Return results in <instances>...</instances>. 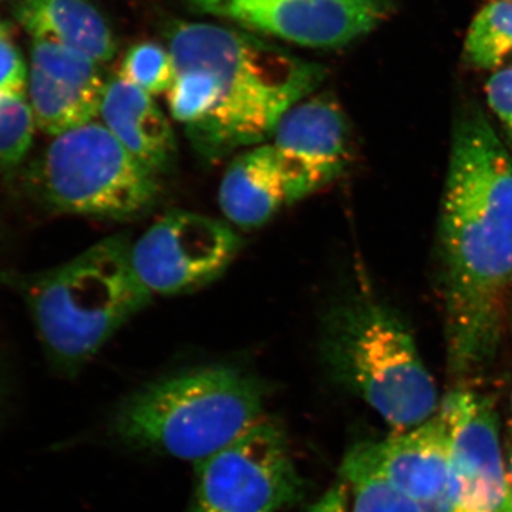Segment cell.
I'll return each instance as SVG.
<instances>
[{
  "label": "cell",
  "instance_id": "d6986e66",
  "mask_svg": "<svg viewBox=\"0 0 512 512\" xmlns=\"http://www.w3.org/2000/svg\"><path fill=\"white\" fill-rule=\"evenodd\" d=\"M174 76L170 50L156 42L136 43L127 50L120 63L119 77L153 97L167 93Z\"/></svg>",
  "mask_w": 512,
  "mask_h": 512
},
{
  "label": "cell",
  "instance_id": "ba28073f",
  "mask_svg": "<svg viewBox=\"0 0 512 512\" xmlns=\"http://www.w3.org/2000/svg\"><path fill=\"white\" fill-rule=\"evenodd\" d=\"M201 15L248 33L311 49H339L375 30L396 9L393 0H183Z\"/></svg>",
  "mask_w": 512,
  "mask_h": 512
},
{
  "label": "cell",
  "instance_id": "8992f818",
  "mask_svg": "<svg viewBox=\"0 0 512 512\" xmlns=\"http://www.w3.org/2000/svg\"><path fill=\"white\" fill-rule=\"evenodd\" d=\"M33 171L42 200L66 214L126 221L150 211L160 195L158 175L97 121L53 137Z\"/></svg>",
  "mask_w": 512,
  "mask_h": 512
},
{
  "label": "cell",
  "instance_id": "277c9868",
  "mask_svg": "<svg viewBox=\"0 0 512 512\" xmlns=\"http://www.w3.org/2000/svg\"><path fill=\"white\" fill-rule=\"evenodd\" d=\"M268 386L245 370L208 366L148 384L121 403L111 433L136 450L200 464L264 419Z\"/></svg>",
  "mask_w": 512,
  "mask_h": 512
},
{
  "label": "cell",
  "instance_id": "9a60e30c",
  "mask_svg": "<svg viewBox=\"0 0 512 512\" xmlns=\"http://www.w3.org/2000/svg\"><path fill=\"white\" fill-rule=\"evenodd\" d=\"M12 12L33 40L70 47L97 64L116 55L113 30L89 0H15Z\"/></svg>",
  "mask_w": 512,
  "mask_h": 512
},
{
  "label": "cell",
  "instance_id": "4316f807",
  "mask_svg": "<svg viewBox=\"0 0 512 512\" xmlns=\"http://www.w3.org/2000/svg\"><path fill=\"white\" fill-rule=\"evenodd\" d=\"M508 2H512V0H508Z\"/></svg>",
  "mask_w": 512,
  "mask_h": 512
},
{
  "label": "cell",
  "instance_id": "83f0119b",
  "mask_svg": "<svg viewBox=\"0 0 512 512\" xmlns=\"http://www.w3.org/2000/svg\"><path fill=\"white\" fill-rule=\"evenodd\" d=\"M0 2H2V0H0Z\"/></svg>",
  "mask_w": 512,
  "mask_h": 512
},
{
  "label": "cell",
  "instance_id": "e0dca14e",
  "mask_svg": "<svg viewBox=\"0 0 512 512\" xmlns=\"http://www.w3.org/2000/svg\"><path fill=\"white\" fill-rule=\"evenodd\" d=\"M305 512H424L350 450L335 483Z\"/></svg>",
  "mask_w": 512,
  "mask_h": 512
},
{
  "label": "cell",
  "instance_id": "8fae6325",
  "mask_svg": "<svg viewBox=\"0 0 512 512\" xmlns=\"http://www.w3.org/2000/svg\"><path fill=\"white\" fill-rule=\"evenodd\" d=\"M322 168L272 143L245 151L228 165L218 202L235 227H262L282 208L333 183Z\"/></svg>",
  "mask_w": 512,
  "mask_h": 512
},
{
  "label": "cell",
  "instance_id": "7a4b0ae2",
  "mask_svg": "<svg viewBox=\"0 0 512 512\" xmlns=\"http://www.w3.org/2000/svg\"><path fill=\"white\" fill-rule=\"evenodd\" d=\"M167 40L175 69L168 109L207 161L264 143L326 77L320 64L244 30L180 22Z\"/></svg>",
  "mask_w": 512,
  "mask_h": 512
},
{
  "label": "cell",
  "instance_id": "44dd1931",
  "mask_svg": "<svg viewBox=\"0 0 512 512\" xmlns=\"http://www.w3.org/2000/svg\"><path fill=\"white\" fill-rule=\"evenodd\" d=\"M29 66L10 37L9 28L0 30V96L26 99Z\"/></svg>",
  "mask_w": 512,
  "mask_h": 512
},
{
  "label": "cell",
  "instance_id": "ac0fdd59",
  "mask_svg": "<svg viewBox=\"0 0 512 512\" xmlns=\"http://www.w3.org/2000/svg\"><path fill=\"white\" fill-rule=\"evenodd\" d=\"M470 66L501 70L512 63V2L495 0L477 13L464 43Z\"/></svg>",
  "mask_w": 512,
  "mask_h": 512
},
{
  "label": "cell",
  "instance_id": "7c38bea8",
  "mask_svg": "<svg viewBox=\"0 0 512 512\" xmlns=\"http://www.w3.org/2000/svg\"><path fill=\"white\" fill-rule=\"evenodd\" d=\"M352 450L424 512H454L450 431L439 412L412 430L365 441Z\"/></svg>",
  "mask_w": 512,
  "mask_h": 512
},
{
  "label": "cell",
  "instance_id": "ffe728a7",
  "mask_svg": "<svg viewBox=\"0 0 512 512\" xmlns=\"http://www.w3.org/2000/svg\"><path fill=\"white\" fill-rule=\"evenodd\" d=\"M35 130L28 100L0 96V171L12 170L22 163Z\"/></svg>",
  "mask_w": 512,
  "mask_h": 512
},
{
  "label": "cell",
  "instance_id": "52a82bcc",
  "mask_svg": "<svg viewBox=\"0 0 512 512\" xmlns=\"http://www.w3.org/2000/svg\"><path fill=\"white\" fill-rule=\"evenodd\" d=\"M299 476L281 424L262 419L197 464L188 512H278L301 500Z\"/></svg>",
  "mask_w": 512,
  "mask_h": 512
},
{
  "label": "cell",
  "instance_id": "5bb4252c",
  "mask_svg": "<svg viewBox=\"0 0 512 512\" xmlns=\"http://www.w3.org/2000/svg\"><path fill=\"white\" fill-rule=\"evenodd\" d=\"M271 143L340 177L349 163L350 130L339 101L329 93L309 96L286 111Z\"/></svg>",
  "mask_w": 512,
  "mask_h": 512
},
{
  "label": "cell",
  "instance_id": "4fadbf2b",
  "mask_svg": "<svg viewBox=\"0 0 512 512\" xmlns=\"http://www.w3.org/2000/svg\"><path fill=\"white\" fill-rule=\"evenodd\" d=\"M100 119L138 163L157 175L170 171L177 156V140L153 96L113 77L104 89Z\"/></svg>",
  "mask_w": 512,
  "mask_h": 512
},
{
  "label": "cell",
  "instance_id": "3957f363",
  "mask_svg": "<svg viewBox=\"0 0 512 512\" xmlns=\"http://www.w3.org/2000/svg\"><path fill=\"white\" fill-rule=\"evenodd\" d=\"M131 245L127 235H114L20 282L37 336L60 373L76 375L153 298L134 271Z\"/></svg>",
  "mask_w": 512,
  "mask_h": 512
},
{
  "label": "cell",
  "instance_id": "cb8c5ba5",
  "mask_svg": "<svg viewBox=\"0 0 512 512\" xmlns=\"http://www.w3.org/2000/svg\"><path fill=\"white\" fill-rule=\"evenodd\" d=\"M507 476L508 481L512 485V441L510 446H508V454H507Z\"/></svg>",
  "mask_w": 512,
  "mask_h": 512
},
{
  "label": "cell",
  "instance_id": "2e32d148",
  "mask_svg": "<svg viewBox=\"0 0 512 512\" xmlns=\"http://www.w3.org/2000/svg\"><path fill=\"white\" fill-rule=\"evenodd\" d=\"M104 86H89L53 77L29 67L26 100L36 128L57 137L67 131L93 123L100 116Z\"/></svg>",
  "mask_w": 512,
  "mask_h": 512
},
{
  "label": "cell",
  "instance_id": "30bf717a",
  "mask_svg": "<svg viewBox=\"0 0 512 512\" xmlns=\"http://www.w3.org/2000/svg\"><path fill=\"white\" fill-rule=\"evenodd\" d=\"M437 412L450 431L454 512H500L510 481L493 403L474 390L457 387Z\"/></svg>",
  "mask_w": 512,
  "mask_h": 512
},
{
  "label": "cell",
  "instance_id": "6da1fadb",
  "mask_svg": "<svg viewBox=\"0 0 512 512\" xmlns=\"http://www.w3.org/2000/svg\"><path fill=\"white\" fill-rule=\"evenodd\" d=\"M451 376H480L497 356L512 286V151L477 104L457 114L440 217Z\"/></svg>",
  "mask_w": 512,
  "mask_h": 512
},
{
  "label": "cell",
  "instance_id": "603a6c76",
  "mask_svg": "<svg viewBox=\"0 0 512 512\" xmlns=\"http://www.w3.org/2000/svg\"><path fill=\"white\" fill-rule=\"evenodd\" d=\"M500 512H512V485L508 487L507 495H505V500L503 503V507H501Z\"/></svg>",
  "mask_w": 512,
  "mask_h": 512
},
{
  "label": "cell",
  "instance_id": "484cf974",
  "mask_svg": "<svg viewBox=\"0 0 512 512\" xmlns=\"http://www.w3.org/2000/svg\"><path fill=\"white\" fill-rule=\"evenodd\" d=\"M511 416H512V394H511ZM511 421H512V417H511ZM512 433V431H511Z\"/></svg>",
  "mask_w": 512,
  "mask_h": 512
},
{
  "label": "cell",
  "instance_id": "9c48e42d",
  "mask_svg": "<svg viewBox=\"0 0 512 512\" xmlns=\"http://www.w3.org/2000/svg\"><path fill=\"white\" fill-rule=\"evenodd\" d=\"M225 222L188 211L165 214L131 245V262L151 295H178L220 278L241 249Z\"/></svg>",
  "mask_w": 512,
  "mask_h": 512
},
{
  "label": "cell",
  "instance_id": "d4e9b609",
  "mask_svg": "<svg viewBox=\"0 0 512 512\" xmlns=\"http://www.w3.org/2000/svg\"><path fill=\"white\" fill-rule=\"evenodd\" d=\"M8 28V25L6 23H3L2 20H0V30Z\"/></svg>",
  "mask_w": 512,
  "mask_h": 512
},
{
  "label": "cell",
  "instance_id": "5b68a950",
  "mask_svg": "<svg viewBox=\"0 0 512 512\" xmlns=\"http://www.w3.org/2000/svg\"><path fill=\"white\" fill-rule=\"evenodd\" d=\"M320 355L330 376L365 400L396 433L439 410L436 383L399 313L367 292L350 293L323 318Z\"/></svg>",
  "mask_w": 512,
  "mask_h": 512
},
{
  "label": "cell",
  "instance_id": "7402d4cb",
  "mask_svg": "<svg viewBox=\"0 0 512 512\" xmlns=\"http://www.w3.org/2000/svg\"><path fill=\"white\" fill-rule=\"evenodd\" d=\"M488 104L512 137V66L498 70L485 86Z\"/></svg>",
  "mask_w": 512,
  "mask_h": 512
}]
</instances>
